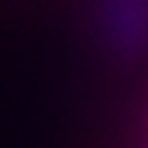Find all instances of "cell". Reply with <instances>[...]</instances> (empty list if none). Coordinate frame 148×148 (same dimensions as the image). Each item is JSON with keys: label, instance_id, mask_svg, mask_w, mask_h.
I'll return each instance as SVG.
<instances>
[{"label": "cell", "instance_id": "1", "mask_svg": "<svg viewBox=\"0 0 148 148\" xmlns=\"http://www.w3.org/2000/svg\"><path fill=\"white\" fill-rule=\"evenodd\" d=\"M143 140H146V143H143V148H148V125H146V135H143Z\"/></svg>", "mask_w": 148, "mask_h": 148}]
</instances>
